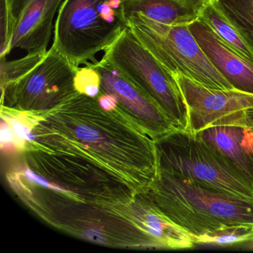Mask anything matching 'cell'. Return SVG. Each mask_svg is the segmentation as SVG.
I'll return each mask as SVG.
<instances>
[{"label":"cell","mask_w":253,"mask_h":253,"mask_svg":"<svg viewBox=\"0 0 253 253\" xmlns=\"http://www.w3.org/2000/svg\"><path fill=\"white\" fill-rule=\"evenodd\" d=\"M189 29L210 63L234 89L253 94V63L224 42L207 23L198 20Z\"/></svg>","instance_id":"30bf717a"},{"label":"cell","mask_w":253,"mask_h":253,"mask_svg":"<svg viewBox=\"0 0 253 253\" xmlns=\"http://www.w3.org/2000/svg\"><path fill=\"white\" fill-rule=\"evenodd\" d=\"M16 136H17V134L14 132L11 125L8 123L2 122V127H1L2 147H5V149H9V150L22 147L24 145V141L18 140V139L17 140Z\"/></svg>","instance_id":"ac0fdd59"},{"label":"cell","mask_w":253,"mask_h":253,"mask_svg":"<svg viewBox=\"0 0 253 253\" xmlns=\"http://www.w3.org/2000/svg\"><path fill=\"white\" fill-rule=\"evenodd\" d=\"M253 52V0H211Z\"/></svg>","instance_id":"4fadbf2b"},{"label":"cell","mask_w":253,"mask_h":253,"mask_svg":"<svg viewBox=\"0 0 253 253\" xmlns=\"http://www.w3.org/2000/svg\"><path fill=\"white\" fill-rule=\"evenodd\" d=\"M244 128L233 124L213 126L194 133L232 164L253 185V161L241 144Z\"/></svg>","instance_id":"7c38bea8"},{"label":"cell","mask_w":253,"mask_h":253,"mask_svg":"<svg viewBox=\"0 0 253 253\" xmlns=\"http://www.w3.org/2000/svg\"><path fill=\"white\" fill-rule=\"evenodd\" d=\"M100 75L90 63L79 68L75 77V88L78 93L96 98L100 93Z\"/></svg>","instance_id":"e0dca14e"},{"label":"cell","mask_w":253,"mask_h":253,"mask_svg":"<svg viewBox=\"0 0 253 253\" xmlns=\"http://www.w3.org/2000/svg\"><path fill=\"white\" fill-rule=\"evenodd\" d=\"M200 20L207 23L226 43L241 54L244 58L253 63V52L247 45L236 29L226 20V17L210 2L203 10Z\"/></svg>","instance_id":"5bb4252c"},{"label":"cell","mask_w":253,"mask_h":253,"mask_svg":"<svg viewBox=\"0 0 253 253\" xmlns=\"http://www.w3.org/2000/svg\"><path fill=\"white\" fill-rule=\"evenodd\" d=\"M148 196L192 237L224 226L253 223V201L222 193L158 170Z\"/></svg>","instance_id":"6da1fadb"},{"label":"cell","mask_w":253,"mask_h":253,"mask_svg":"<svg viewBox=\"0 0 253 253\" xmlns=\"http://www.w3.org/2000/svg\"><path fill=\"white\" fill-rule=\"evenodd\" d=\"M14 20L9 0H0V58H6L11 51Z\"/></svg>","instance_id":"2e32d148"},{"label":"cell","mask_w":253,"mask_h":253,"mask_svg":"<svg viewBox=\"0 0 253 253\" xmlns=\"http://www.w3.org/2000/svg\"><path fill=\"white\" fill-rule=\"evenodd\" d=\"M103 58L150 97L177 129L188 130L187 107L175 75L161 64L128 27L104 51Z\"/></svg>","instance_id":"5b68a950"},{"label":"cell","mask_w":253,"mask_h":253,"mask_svg":"<svg viewBox=\"0 0 253 253\" xmlns=\"http://www.w3.org/2000/svg\"><path fill=\"white\" fill-rule=\"evenodd\" d=\"M237 247H240L241 250H253V240L247 241V242L243 243V244H239Z\"/></svg>","instance_id":"44dd1931"},{"label":"cell","mask_w":253,"mask_h":253,"mask_svg":"<svg viewBox=\"0 0 253 253\" xmlns=\"http://www.w3.org/2000/svg\"><path fill=\"white\" fill-rule=\"evenodd\" d=\"M192 238L195 246L234 247L253 240V223L224 226Z\"/></svg>","instance_id":"9a60e30c"},{"label":"cell","mask_w":253,"mask_h":253,"mask_svg":"<svg viewBox=\"0 0 253 253\" xmlns=\"http://www.w3.org/2000/svg\"><path fill=\"white\" fill-rule=\"evenodd\" d=\"M233 125L253 129V108L246 110L241 116L233 123Z\"/></svg>","instance_id":"ffe728a7"},{"label":"cell","mask_w":253,"mask_h":253,"mask_svg":"<svg viewBox=\"0 0 253 253\" xmlns=\"http://www.w3.org/2000/svg\"><path fill=\"white\" fill-rule=\"evenodd\" d=\"M175 78L187 107L188 130L191 132L232 124L246 110L253 108V94L208 88L181 75H175Z\"/></svg>","instance_id":"52a82bcc"},{"label":"cell","mask_w":253,"mask_h":253,"mask_svg":"<svg viewBox=\"0 0 253 253\" xmlns=\"http://www.w3.org/2000/svg\"><path fill=\"white\" fill-rule=\"evenodd\" d=\"M72 64L54 45L17 79L2 85L5 106L26 112L52 110L78 94Z\"/></svg>","instance_id":"8992f818"},{"label":"cell","mask_w":253,"mask_h":253,"mask_svg":"<svg viewBox=\"0 0 253 253\" xmlns=\"http://www.w3.org/2000/svg\"><path fill=\"white\" fill-rule=\"evenodd\" d=\"M90 64L100 75V91L112 94L119 107L139 117L142 128L155 141L179 130L150 97L105 59Z\"/></svg>","instance_id":"ba28073f"},{"label":"cell","mask_w":253,"mask_h":253,"mask_svg":"<svg viewBox=\"0 0 253 253\" xmlns=\"http://www.w3.org/2000/svg\"><path fill=\"white\" fill-rule=\"evenodd\" d=\"M241 144L253 161V129L244 128Z\"/></svg>","instance_id":"d6986e66"},{"label":"cell","mask_w":253,"mask_h":253,"mask_svg":"<svg viewBox=\"0 0 253 253\" xmlns=\"http://www.w3.org/2000/svg\"><path fill=\"white\" fill-rule=\"evenodd\" d=\"M127 20L133 35L174 75H183L210 88L234 89L210 63L189 26L164 24L139 14Z\"/></svg>","instance_id":"277c9868"},{"label":"cell","mask_w":253,"mask_h":253,"mask_svg":"<svg viewBox=\"0 0 253 253\" xmlns=\"http://www.w3.org/2000/svg\"><path fill=\"white\" fill-rule=\"evenodd\" d=\"M158 170L213 190L253 201L252 185L220 154L189 130L155 141Z\"/></svg>","instance_id":"3957f363"},{"label":"cell","mask_w":253,"mask_h":253,"mask_svg":"<svg viewBox=\"0 0 253 253\" xmlns=\"http://www.w3.org/2000/svg\"><path fill=\"white\" fill-rule=\"evenodd\" d=\"M64 0H9L14 20L11 51L24 50L27 54L48 51L54 19Z\"/></svg>","instance_id":"9c48e42d"},{"label":"cell","mask_w":253,"mask_h":253,"mask_svg":"<svg viewBox=\"0 0 253 253\" xmlns=\"http://www.w3.org/2000/svg\"><path fill=\"white\" fill-rule=\"evenodd\" d=\"M53 45L77 67L89 63L128 28L122 0H64Z\"/></svg>","instance_id":"7a4b0ae2"},{"label":"cell","mask_w":253,"mask_h":253,"mask_svg":"<svg viewBox=\"0 0 253 253\" xmlns=\"http://www.w3.org/2000/svg\"><path fill=\"white\" fill-rule=\"evenodd\" d=\"M128 19L141 14L150 20L171 26H189L199 20L211 0H122Z\"/></svg>","instance_id":"8fae6325"}]
</instances>
